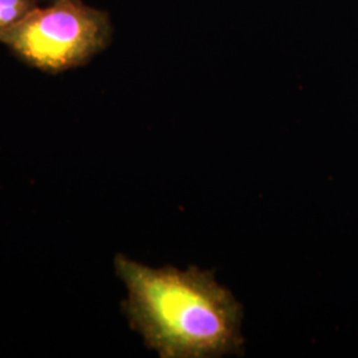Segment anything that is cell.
I'll list each match as a JSON object with an SVG mask.
<instances>
[{
  "mask_svg": "<svg viewBox=\"0 0 358 358\" xmlns=\"http://www.w3.org/2000/svg\"><path fill=\"white\" fill-rule=\"evenodd\" d=\"M128 297L122 312L145 345L162 358H213L243 352L242 306L213 271L152 268L115 257Z\"/></svg>",
  "mask_w": 358,
  "mask_h": 358,
  "instance_id": "1",
  "label": "cell"
},
{
  "mask_svg": "<svg viewBox=\"0 0 358 358\" xmlns=\"http://www.w3.org/2000/svg\"><path fill=\"white\" fill-rule=\"evenodd\" d=\"M112 34L108 13L83 0H52L1 34L0 43L29 66L60 73L87 64L109 45Z\"/></svg>",
  "mask_w": 358,
  "mask_h": 358,
  "instance_id": "2",
  "label": "cell"
},
{
  "mask_svg": "<svg viewBox=\"0 0 358 358\" xmlns=\"http://www.w3.org/2000/svg\"><path fill=\"white\" fill-rule=\"evenodd\" d=\"M35 7H38L35 0H0V35L17 24Z\"/></svg>",
  "mask_w": 358,
  "mask_h": 358,
  "instance_id": "3",
  "label": "cell"
},
{
  "mask_svg": "<svg viewBox=\"0 0 358 358\" xmlns=\"http://www.w3.org/2000/svg\"><path fill=\"white\" fill-rule=\"evenodd\" d=\"M36 3H38V1H47V3H51L52 0H35Z\"/></svg>",
  "mask_w": 358,
  "mask_h": 358,
  "instance_id": "4",
  "label": "cell"
}]
</instances>
